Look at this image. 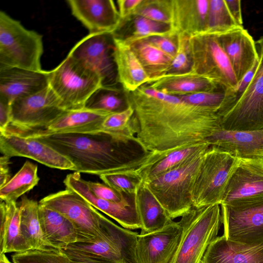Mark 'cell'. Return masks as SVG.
Instances as JSON below:
<instances>
[{"mask_svg":"<svg viewBox=\"0 0 263 263\" xmlns=\"http://www.w3.org/2000/svg\"><path fill=\"white\" fill-rule=\"evenodd\" d=\"M134 110L132 122L135 140L145 153L175 149L205 141L221 128L212 109L188 103L143 85L126 93Z\"/></svg>","mask_w":263,"mask_h":263,"instance_id":"cell-1","label":"cell"},{"mask_svg":"<svg viewBox=\"0 0 263 263\" xmlns=\"http://www.w3.org/2000/svg\"><path fill=\"white\" fill-rule=\"evenodd\" d=\"M36 139L68 158L74 172L97 175L113 173L125 162L123 144L111 135L98 131L44 135Z\"/></svg>","mask_w":263,"mask_h":263,"instance_id":"cell-2","label":"cell"},{"mask_svg":"<svg viewBox=\"0 0 263 263\" xmlns=\"http://www.w3.org/2000/svg\"><path fill=\"white\" fill-rule=\"evenodd\" d=\"M179 223L182 234L170 263H201L222 223L220 205L193 208L181 217Z\"/></svg>","mask_w":263,"mask_h":263,"instance_id":"cell-3","label":"cell"},{"mask_svg":"<svg viewBox=\"0 0 263 263\" xmlns=\"http://www.w3.org/2000/svg\"><path fill=\"white\" fill-rule=\"evenodd\" d=\"M207 149L156 178L144 181L171 219L182 216L193 208L191 190Z\"/></svg>","mask_w":263,"mask_h":263,"instance_id":"cell-4","label":"cell"},{"mask_svg":"<svg viewBox=\"0 0 263 263\" xmlns=\"http://www.w3.org/2000/svg\"><path fill=\"white\" fill-rule=\"evenodd\" d=\"M49 86L66 110L84 108L92 93L102 86L99 74L80 60L68 54L55 68L48 71Z\"/></svg>","mask_w":263,"mask_h":263,"instance_id":"cell-5","label":"cell"},{"mask_svg":"<svg viewBox=\"0 0 263 263\" xmlns=\"http://www.w3.org/2000/svg\"><path fill=\"white\" fill-rule=\"evenodd\" d=\"M42 36L0 12V66L41 71Z\"/></svg>","mask_w":263,"mask_h":263,"instance_id":"cell-6","label":"cell"},{"mask_svg":"<svg viewBox=\"0 0 263 263\" xmlns=\"http://www.w3.org/2000/svg\"><path fill=\"white\" fill-rule=\"evenodd\" d=\"M239 161L210 145L192 185L193 208L220 205L227 184Z\"/></svg>","mask_w":263,"mask_h":263,"instance_id":"cell-7","label":"cell"},{"mask_svg":"<svg viewBox=\"0 0 263 263\" xmlns=\"http://www.w3.org/2000/svg\"><path fill=\"white\" fill-rule=\"evenodd\" d=\"M191 71L209 79L225 91H233L238 83L217 35L202 34L190 37Z\"/></svg>","mask_w":263,"mask_h":263,"instance_id":"cell-8","label":"cell"},{"mask_svg":"<svg viewBox=\"0 0 263 263\" xmlns=\"http://www.w3.org/2000/svg\"><path fill=\"white\" fill-rule=\"evenodd\" d=\"M39 203L67 218L77 232L78 241L88 242L97 238L109 220L85 199L67 189L50 194Z\"/></svg>","mask_w":263,"mask_h":263,"instance_id":"cell-9","label":"cell"},{"mask_svg":"<svg viewBox=\"0 0 263 263\" xmlns=\"http://www.w3.org/2000/svg\"><path fill=\"white\" fill-rule=\"evenodd\" d=\"M220 205L227 239L247 245L263 244V196Z\"/></svg>","mask_w":263,"mask_h":263,"instance_id":"cell-10","label":"cell"},{"mask_svg":"<svg viewBox=\"0 0 263 263\" xmlns=\"http://www.w3.org/2000/svg\"><path fill=\"white\" fill-rule=\"evenodd\" d=\"M258 65L244 93L221 119V128L227 130L263 129V37L255 42Z\"/></svg>","mask_w":263,"mask_h":263,"instance_id":"cell-11","label":"cell"},{"mask_svg":"<svg viewBox=\"0 0 263 263\" xmlns=\"http://www.w3.org/2000/svg\"><path fill=\"white\" fill-rule=\"evenodd\" d=\"M138 234L109 220L102 233L88 242L77 241L66 249L82 251L119 263H139L136 253Z\"/></svg>","mask_w":263,"mask_h":263,"instance_id":"cell-12","label":"cell"},{"mask_svg":"<svg viewBox=\"0 0 263 263\" xmlns=\"http://www.w3.org/2000/svg\"><path fill=\"white\" fill-rule=\"evenodd\" d=\"M65 111L59 98L48 86L11 103V120L8 128L29 129L42 127Z\"/></svg>","mask_w":263,"mask_h":263,"instance_id":"cell-13","label":"cell"},{"mask_svg":"<svg viewBox=\"0 0 263 263\" xmlns=\"http://www.w3.org/2000/svg\"><path fill=\"white\" fill-rule=\"evenodd\" d=\"M115 49L112 33H89L73 46L68 54L98 73L102 80V86H114L118 82Z\"/></svg>","mask_w":263,"mask_h":263,"instance_id":"cell-14","label":"cell"},{"mask_svg":"<svg viewBox=\"0 0 263 263\" xmlns=\"http://www.w3.org/2000/svg\"><path fill=\"white\" fill-rule=\"evenodd\" d=\"M63 182L66 189L77 193L96 209L114 219L123 228L129 230L141 229L136 194H126L125 198L118 202L98 198L91 192L86 181L82 178L80 173L76 172L67 175Z\"/></svg>","mask_w":263,"mask_h":263,"instance_id":"cell-15","label":"cell"},{"mask_svg":"<svg viewBox=\"0 0 263 263\" xmlns=\"http://www.w3.org/2000/svg\"><path fill=\"white\" fill-rule=\"evenodd\" d=\"M111 114L83 108L66 110L43 127L19 129L8 128L6 132L26 138L54 134L79 133L102 130L105 118Z\"/></svg>","mask_w":263,"mask_h":263,"instance_id":"cell-16","label":"cell"},{"mask_svg":"<svg viewBox=\"0 0 263 263\" xmlns=\"http://www.w3.org/2000/svg\"><path fill=\"white\" fill-rule=\"evenodd\" d=\"M0 151L9 158L24 157L47 166L74 171L75 166L66 157L36 139L7 132L0 134Z\"/></svg>","mask_w":263,"mask_h":263,"instance_id":"cell-17","label":"cell"},{"mask_svg":"<svg viewBox=\"0 0 263 263\" xmlns=\"http://www.w3.org/2000/svg\"><path fill=\"white\" fill-rule=\"evenodd\" d=\"M182 227L172 220L156 231L138 234L136 246L139 263H170L179 243Z\"/></svg>","mask_w":263,"mask_h":263,"instance_id":"cell-18","label":"cell"},{"mask_svg":"<svg viewBox=\"0 0 263 263\" xmlns=\"http://www.w3.org/2000/svg\"><path fill=\"white\" fill-rule=\"evenodd\" d=\"M263 196V160L239 159L226 187L221 204Z\"/></svg>","mask_w":263,"mask_h":263,"instance_id":"cell-19","label":"cell"},{"mask_svg":"<svg viewBox=\"0 0 263 263\" xmlns=\"http://www.w3.org/2000/svg\"><path fill=\"white\" fill-rule=\"evenodd\" d=\"M73 15L89 30L90 33H114L121 19L114 2L111 0H68Z\"/></svg>","mask_w":263,"mask_h":263,"instance_id":"cell-20","label":"cell"},{"mask_svg":"<svg viewBox=\"0 0 263 263\" xmlns=\"http://www.w3.org/2000/svg\"><path fill=\"white\" fill-rule=\"evenodd\" d=\"M205 141L237 159L263 160V129L239 131L221 128Z\"/></svg>","mask_w":263,"mask_h":263,"instance_id":"cell-21","label":"cell"},{"mask_svg":"<svg viewBox=\"0 0 263 263\" xmlns=\"http://www.w3.org/2000/svg\"><path fill=\"white\" fill-rule=\"evenodd\" d=\"M48 86V71L0 66V96L11 104L16 99L34 94Z\"/></svg>","mask_w":263,"mask_h":263,"instance_id":"cell-22","label":"cell"},{"mask_svg":"<svg viewBox=\"0 0 263 263\" xmlns=\"http://www.w3.org/2000/svg\"><path fill=\"white\" fill-rule=\"evenodd\" d=\"M239 82L258 58L255 41L243 27L217 35Z\"/></svg>","mask_w":263,"mask_h":263,"instance_id":"cell-23","label":"cell"},{"mask_svg":"<svg viewBox=\"0 0 263 263\" xmlns=\"http://www.w3.org/2000/svg\"><path fill=\"white\" fill-rule=\"evenodd\" d=\"M209 0H170L171 26L177 35L190 37L202 34L206 28Z\"/></svg>","mask_w":263,"mask_h":263,"instance_id":"cell-24","label":"cell"},{"mask_svg":"<svg viewBox=\"0 0 263 263\" xmlns=\"http://www.w3.org/2000/svg\"><path fill=\"white\" fill-rule=\"evenodd\" d=\"M201 263H263V244L247 245L217 236L208 247Z\"/></svg>","mask_w":263,"mask_h":263,"instance_id":"cell-25","label":"cell"},{"mask_svg":"<svg viewBox=\"0 0 263 263\" xmlns=\"http://www.w3.org/2000/svg\"><path fill=\"white\" fill-rule=\"evenodd\" d=\"M114 40L118 82L126 92L134 91L148 82L151 78L130 46L122 39L114 36Z\"/></svg>","mask_w":263,"mask_h":263,"instance_id":"cell-26","label":"cell"},{"mask_svg":"<svg viewBox=\"0 0 263 263\" xmlns=\"http://www.w3.org/2000/svg\"><path fill=\"white\" fill-rule=\"evenodd\" d=\"M144 85L162 93L176 96L214 91L220 87L213 81L191 71L180 73H167L151 79Z\"/></svg>","mask_w":263,"mask_h":263,"instance_id":"cell-27","label":"cell"},{"mask_svg":"<svg viewBox=\"0 0 263 263\" xmlns=\"http://www.w3.org/2000/svg\"><path fill=\"white\" fill-rule=\"evenodd\" d=\"M38 213L43 235L48 247L65 249L79 241L74 227L64 215L40 203Z\"/></svg>","mask_w":263,"mask_h":263,"instance_id":"cell-28","label":"cell"},{"mask_svg":"<svg viewBox=\"0 0 263 263\" xmlns=\"http://www.w3.org/2000/svg\"><path fill=\"white\" fill-rule=\"evenodd\" d=\"M0 254L30 250L20 228V210L16 202L1 201Z\"/></svg>","mask_w":263,"mask_h":263,"instance_id":"cell-29","label":"cell"},{"mask_svg":"<svg viewBox=\"0 0 263 263\" xmlns=\"http://www.w3.org/2000/svg\"><path fill=\"white\" fill-rule=\"evenodd\" d=\"M136 202L141 224L140 234L158 230L173 220L144 181L136 193Z\"/></svg>","mask_w":263,"mask_h":263,"instance_id":"cell-30","label":"cell"},{"mask_svg":"<svg viewBox=\"0 0 263 263\" xmlns=\"http://www.w3.org/2000/svg\"><path fill=\"white\" fill-rule=\"evenodd\" d=\"M129 45L151 79L169 72L173 58L145 39Z\"/></svg>","mask_w":263,"mask_h":263,"instance_id":"cell-31","label":"cell"},{"mask_svg":"<svg viewBox=\"0 0 263 263\" xmlns=\"http://www.w3.org/2000/svg\"><path fill=\"white\" fill-rule=\"evenodd\" d=\"M39 203L24 196L20 207L22 235L30 249L48 247L44 240L39 217Z\"/></svg>","mask_w":263,"mask_h":263,"instance_id":"cell-32","label":"cell"},{"mask_svg":"<svg viewBox=\"0 0 263 263\" xmlns=\"http://www.w3.org/2000/svg\"><path fill=\"white\" fill-rule=\"evenodd\" d=\"M39 180L37 165L27 161L13 177L0 187L1 200L16 202L20 196L36 186Z\"/></svg>","mask_w":263,"mask_h":263,"instance_id":"cell-33","label":"cell"},{"mask_svg":"<svg viewBox=\"0 0 263 263\" xmlns=\"http://www.w3.org/2000/svg\"><path fill=\"white\" fill-rule=\"evenodd\" d=\"M210 145L206 141L187 145L175 149L151 166L142 175L143 181L152 180L207 149Z\"/></svg>","mask_w":263,"mask_h":263,"instance_id":"cell-34","label":"cell"},{"mask_svg":"<svg viewBox=\"0 0 263 263\" xmlns=\"http://www.w3.org/2000/svg\"><path fill=\"white\" fill-rule=\"evenodd\" d=\"M126 95L114 86H102L97 89L85 103L84 108L112 114L125 109Z\"/></svg>","mask_w":263,"mask_h":263,"instance_id":"cell-35","label":"cell"},{"mask_svg":"<svg viewBox=\"0 0 263 263\" xmlns=\"http://www.w3.org/2000/svg\"><path fill=\"white\" fill-rule=\"evenodd\" d=\"M134 113L133 107L127 105L125 109L107 116L102 123V129L123 144L130 141L135 142V133L132 122Z\"/></svg>","mask_w":263,"mask_h":263,"instance_id":"cell-36","label":"cell"},{"mask_svg":"<svg viewBox=\"0 0 263 263\" xmlns=\"http://www.w3.org/2000/svg\"><path fill=\"white\" fill-rule=\"evenodd\" d=\"M238 27H241L231 15L224 0H209L206 26L202 34L217 35Z\"/></svg>","mask_w":263,"mask_h":263,"instance_id":"cell-37","label":"cell"},{"mask_svg":"<svg viewBox=\"0 0 263 263\" xmlns=\"http://www.w3.org/2000/svg\"><path fill=\"white\" fill-rule=\"evenodd\" d=\"M131 17H133L132 32L129 36L122 39L128 45L152 36L176 35L170 24L156 22L140 16Z\"/></svg>","mask_w":263,"mask_h":263,"instance_id":"cell-38","label":"cell"},{"mask_svg":"<svg viewBox=\"0 0 263 263\" xmlns=\"http://www.w3.org/2000/svg\"><path fill=\"white\" fill-rule=\"evenodd\" d=\"M12 259L13 263H70L62 250L52 247L15 253Z\"/></svg>","mask_w":263,"mask_h":263,"instance_id":"cell-39","label":"cell"},{"mask_svg":"<svg viewBox=\"0 0 263 263\" xmlns=\"http://www.w3.org/2000/svg\"><path fill=\"white\" fill-rule=\"evenodd\" d=\"M178 97L188 103L212 109L218 114L220 120L227 112V96L224 90L197 92Z\"/></svg>","mask_w":263,"mask_h":263,"instance_id":"cell-40","label":"cell"},{"mask_svg":"<svg viewBox=\"0 0 263 263\" xmlns=\"http://www.w3.org/2000/svg\"><path fill=\"white\" fill-rule=\"evenodd\" d=\"M104 183L121 194H134L143 182L137 175L129 173H114L99 176Z\"/></svg>","mask_w":263,"mask_h":263,"instance_id":"cell-41","label":"cell"},{"mask_svg":"<svg viewBox=\"0 0 263 263\" xmlns=\"http://www.w3.org/2000/svg\"><path fill=\"white\" fill-rule=\"evenodd\" d=\"M170 1L142 0L132 16H142L156 22L171 24Z\"/></svg>","mask_w":263,"mask_h":263,"instance_id":"cell-42","label":"cell"},{"mask_svg":"<svg viewBox=\"0 0 263 263\" xmlns=\"http://www.w3.org/2000/svg\"><path fill=\"white\" fill-rule=\"evenodd\" d=\"M190 37L183 34L177 35V49L168 73H180L191 69V60L189 49Z\"/></svg>","mask_w":263,"mask_h":263,"instance_id":"cell-43","label":"cell"},{"mask_svg":"<svg viewBox=\"0 0 263 263\" xmlns=\"http://www.w3.org/2000/svg\"><path fill=\"white\" fill-rule=\"evenodd\" d=\"M91 192L98 198L109 201L118 202L122 201L126 194H121L106 184L87 181Z\"/></svg>","mask_w":263,"mask_h":263,"instance_id":"cell-44","label":"cell"},{"mask_svg":"<svg viewBox=\"0 0 263 263\" xmlns=\"http://www.w3.org/2000/svg\"><path fill=\"white\" fill-rule=\"evenodd\" d=\"M144 39L173 59L175 57L177 49V35L172 36L157 35Z\"/></svg>","mask_w":263,"mask_h":263,"instance_id":"cell-45","label":"cell"},{"mask_svg":"<svg viewBox=\"0 0 263 263\" xmlns=\"http://www.w3.org/2000/svg\"><path fill=\"white\" fill-rule=\"evenodd\" d=\"M62 250L68 256L70 263H119L82 251L70 249H65Z\"/></svg>","mask_w":263,"mask_h":263,"instance_id":"cell-46","label":"cell"},{"mask_svg":"<svg viewBox=\"0 0 263 263\" xmlns=\"http://www.w3.org/2000/svg\"><path fill=\"white\" fill-rule=\"evenodd\" d=\"M11 120V103L0 96V133L6 132Z\"/></svg>","mask_w":263,"mask_h":263,"instance_id":"cell-47","label":"cell"},{"mask_svg":"<svg viewBox=\"0 0 263 263\" xmlns=\"http://www.w3.org/2000/svg\"><path fill=\"white\" fill-rule=\"evenodd\" d=\"M142 0H119L117 1L118 11L121 21L131 16Z\"/></svg>","mask_w":263,"mask_h":263,"instance_id":"cell-48","label":"cell"},{"mask_svg":"<svg viewBox=\"0 0 263 263\" xmlns=\"http://www.w3.org/2000/svg\"><path fill=\"white\" fill-rule=\"evenodd\" d=\"M228 10L237 24L243 27L241 14V1L240 0H224Z\"/></svg>","mask_w":263,"mask_h":263,"instance_id":"cell-49","label":"cell"},{"mask_svg":"<svg viewBox=\"0 0 263 263\" xmlns=\"http://www.w3.org/2000/svg\"><path fill=\"white\" fill-rule=\"evenodd\" d=\"M10 158L5 155L0 158V187L10 179Z\"/></svg>","mask_w":263,"mask_h":263,"instance_id":"cell-50","label":"cell"},{"mask_svg":"<svg viewBox=\"0 0 263 263\" xmlns=\"http://www.w3.org/2000/svg\"><path fill=\"white\" fill-rule=\"evenodd\" d=\"M0 263H12L11 262L6 256L5 254H0Z\"/></svg>","mask_w":263,"mask_h":263,"instance_id":"cell-51","label":"cell"}]
</instances>
